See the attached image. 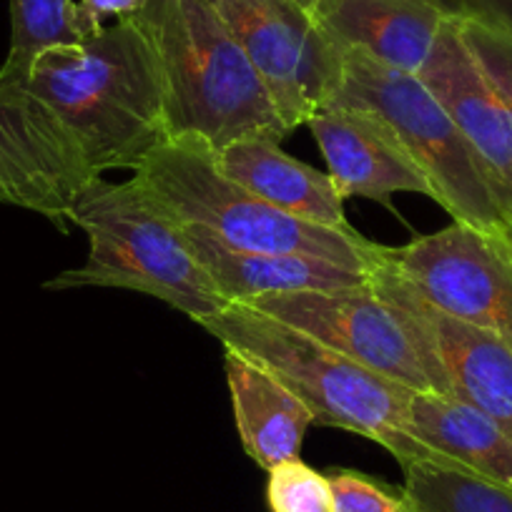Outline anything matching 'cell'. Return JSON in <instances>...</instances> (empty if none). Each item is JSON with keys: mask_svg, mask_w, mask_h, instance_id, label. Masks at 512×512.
I'll use <instances>...</instances> for the list:
<instances>
[{"mask_svg": "<svg viewBox=\"0 0 512 512\" xmlns=\"http://www.w3.org/2000/svg\"><path fill=\"white\" fill-rule=\"evenodd\" d=\"M61 121L93 176L136 171L169 141L164 91L139 23L118 21L76 46L48 48L11 83Z\"/></svg>", "mask_w": 512, "mask_h": 512, "instance_id": "cell-1", "label": "cell"}, {"mask_svg": "<svg viewBox=\"0 0 512 512\" xmlns=\"http://www.w3.org/2000/svg\"><path fill=\"white\" fill-rule=\"evenodd\" d=\"M134 21L154 53L169 139H201L219 151L241 139L282 144L292 134L206 0H149Z\"/></svg>", "mask_w": 512, "mask_h": 512, "instance_id": "cell-2", "label": "cell"}, {"mask_svg": "<svg viewBox=\"0 0 512 512\" xmlns=\"http://www.w3.org/2000/svg\"><path fill=\"white\" fill-rule=\"evenodd\" d=\"M68 221L88 236L83 267L66 269L43 287L128 289L206 322L229 307L201 267L179 221L146 191L136 176L113 184L93 176L76 194Z\"/></svg>", "mask_w": 512, "mask_h": 512, "instance_id": "cell-3", "label": "cell"}, {"mask_svg": "<svg viewBox=\"0 0 512 512\" xmlns=\"http://www.w3.org/2000/svg\"><path fill=\"white\" fill-rule=\"evenodd\" d=\"M199 327L219 339L224 349L262 364L287 384L312 410L314 425L367 437L382 445L402 467L410 462L440 465L435 452L407 430L412 392L402 384L246 304H229Z\"/></svg>", "mask_w": 512, "mask_h": 512, "instance_id": "cell-4", "label": "cell"}, {"mask_svg": "<svg viewBox=\"0 0 512 512\" xmlns=\"http://www.w3.org/2000/svg\"><path fill=\"white\" fill-rule=\"evenodd\" d=\"M136 179L184 224H196L216 241L251 254H307L374 272L384 246L354 226L332 229L274 209L221 174L216 151L201 139H169L139 169Z\"/></svg>", "mask_w": 512, "mask_h": 512, "instance_id": "cell-5", "label": "cell"}, {"mask_svg": "<svg viewBox=\"0 0 512 512\" xmlns=\"http://www.w3.org/2000/svg\"><path fill=\"white\" fill-rule=\"evenodd\" d=\"M327 106L362 108L390 128L452 221L512 239V226L485 169L440 98L420 76L344 51V78Z\"/></svg>", "mask_w": 512, "mask_h": 512, "instance_id": "cell-6", "label": "cell"}, {"mask_svg": "<svg viewBox=\"0 0 512 512\" xmlns=\"http://www.w3.org/2000/svg\"><path fill=\"white\" fill-rule=\"evenodd\" d=\"M246 307L317 339L405 390L450 397L435 354L400 307L374 287L372 277L362 287L259 297Z\"/></svg>", "mask_w": 512, "mask_h": 512, "instance_id": "cell-7", "label": "cell"}, {"mask_svg": "<svg viewBox=\"0 0 512 512\" xmlns=\"http://www.w3.org/2000/svg\"><path fill=\"white\" fill-rule=\"evenodd\" d=\"M262 76L289 131L307 126L344 78V51L299 0H206Z\"/></svg>", "mask_w": 512, "mask_h": 512, "instance_id": "cell-8", "label": "cell"}, {"mask_svg": "<svg viewBox=\"0 0 512 512\" xmlns=\"http://www.w3.org/2000/svg\"><path fill=\"white\" fill-rule=\"evenodd\" d=\"M382 264L437 309L512 344V239L452 221L405 246H384Z\"/></svg>", "mask_w": 512, "mask_h": 512, "instance_id": "cell-9", "label": "cell"}, {"mask_svg": "<svg viewBox=\"0 0 512 512\" xmlns=\"http://www.w3.org/2000/svg\"><path fill=\"white\" fill-rule=\"evenodd\" d=\"M91 179L61 121L23 88L0 86V201L68 229L73 199Z\"/></svg>", "mask_w": 512, "mask_h": 512, "instance_id": "cell-10", "label": "cell"}, {"mask_svg": "<svg viewBox=\"0 0 512 512\" xmlns=\"http://www.w3.org/2000/svg\"><path fill=\"white\" fill-rule=\"evenodd\" d=\"M372 284L390 299L435 354L450 397L485 412L512 437V344L450 317L379 259Z\"/></svg>", "mask_w": 512, "mask_h": 512, "instance_id": "cell-11", "label": "cell"}, {"mask_svg": "<svg viewBox=\"0 0 512 512\" xmlns=\"http://www.w3.org/2000/svg\"><path fill=\"white\" fill-rule=\"evenodd\" d=\"M420 78L455 118L512 226V113L477 66L457 16L442 28Z\"/></svg>", "mask_w": 512, "mask_h": 512, "instance_id": "cell-12", "label": "cell"}, {"mask_svg": "<svg viewBox=\"0 0 512 512\" xmlns=\"http://www.w3.org/2000/svg\"><path fill=\"white\" fill-rule=\"evenodd\" d=\"M309 131L327 161V174L342 199L390 201L395 194L430 199V186L392 131L362 108L324 106L309 118Z\"/></svg>", "mask_w": 512, "mask_h": 512, "instance_id": "cell-13", "label": "cell"}, {"mask_svg": "<svg viewBox=\"0 0 512 512\" xmlns=\"http://www.w3.org/2000/svg\"><path fill=\"white\" fill-rule=\"evenodd\" d=\"M314 18L342 51L420 76L452 13L437 0H322Z\"/></svg>", "mask_w": 512, "mask_h": 512, "instance_id": "cell-14", "label": "cell"}, {"mask_svg": "<svg viewBox=\"0 0 512 512\" xmlns=\"http://www.w3.org/2000/svg\"><path fill=\"white\" fill-rule=\"evenodd\" d=\"M186 241L201 267L214 282L216 292L229 304H249L259 297H282L299 292H337L362 287L372 272L327 262L307 254H251L216 241L196 224H184Z\"/></svg>", "mask_w": 512, "mask_h": 512, "instance_id": "cell-15", "label": "cell"}, {"mask_svg": "<svg viewBox=\"0 0 512 512\" xmlns=\"http://www.w3.org/2000/svg\"><path fill=\"white\" fill-rule=\"evenodd\" d=\"M221 174L274 209L312 224L349 229L344 199L327 171L302 164L272 139H241L216 151Z\"/></svg>", "mask_w": 512, "mask_h": 512, "instance_id": "cell-16", "label": "cell"}, {"mask_svg": "<svg viewBox=\"0 0 512 512\" xmlns=\"http://www.w3.org/2000/svg\"><path fill=\"white\" fill-rule=\"evenodd\" d=\"M224 372L246 457L269 472L302 455L304 437L314 425L312 410L269 369L229 349H224Z\"/></svg>", "mask_w": 512, "mask_h": 512, "instance_id": "cell-17", "label": "cell"}, {"mask_svg": "<svg viewBox=\"0 0 512 512\" xmlns=\"http://www.w3.org/2000/svg\"><path fill=\"white\" fill-rule=\"evenodd\" d=\"M407 430L440 465L512 487V437L492 417L457 397L412 392Z\"/></svg>", "mask_w": 512, "mask_h": 512, "instance_id": "cell-18", "label": "cell"}, {"mask_svg": "<svg viewBox=\"0 0 512 512\" xmlns=\"http://www.w3.org/2000/svg\"><path fill=\"white\" fill-rule=\"evenodd\" d=\"M405 490L420 512H512V487L482 480L460 467L410 462Z\"/></svg>", "mask_w": 512, "mask_h": 512, "instance_id": "cell-19", "label": "cell"}, {"mask_svg": "<svg viewBox=\"0 0 512 512\" xmlns=\"http://www.w3.org/2000/svg\"><path fill=\"white\" fill-rule=\"evenodd\" d=\"M73 0H11V51L0 83H11L48 48L81 43Z\"/></svg>", "mask_w": 512, "mask_h": 512, "instance_id": "cell-20", "label": "cell"}, {"mask_svg": "<svg viewBox=\"0 0 512 512\" xmlns=\"http://www.w3.org/2000/svg\"><path fill=\"white\" fill-rule=\"evenodd\" d=\"M267 475L269 512H337L327 472L314 470L302 457L279 462Z\"/></svg>", "mask_w": 512, "mask_h": 512, "instance_id": "cell-21", "label": "cell"}, {"mask_svg": "<svg viewBox=\"0 0 512 512\" xmlns=\"http://www.w3.org/2000/svg\"><path fill=\"white\" fill-rule=\"evenodd\" d=\"M337 512H420L405 485L395 487L379 477L347 467L327 470Z\"/></svg>", "mask_w": 512, "mask_h": 512, "instance_id": "cell-22", "label": "cell"}, {"mask_svg": "<svg viewBox=\"0 0 512 512\" xmlns=\"http://www.w3.org/2000/svg\"><path fill=\"white\" fill-rule=\"evenodd\" d=\"M460 28L487 83L512 113V33L475 18H460Z\"/></svg>", "mask_w": 512, "mask_h": 512, "instance_id": "cell-23", "label": "cell"}, {"mask_svg": "<svg viewBox=\"0 0 512 512\" xmlns=\"http://www.w3.org/2000/svg\"><path fill=\"white\" fill-rule=\"evenodd\" d=\"M149 6V0H78L76 3V26L81 38L96 36L101 33L106 18H116L118 21H131L139 16L144 8Z\"/></svg>", "mask_w": 512, "mask_h": 512, "instance_id": "cell-24", "label": "cell"}, {"mask_svg": "<svg viewBox=\"0 0 512 512\" xmlns=\"http://www.w3.org/2000/svg\"><path fill=\"white\" fill-rule=\"evenodd\" d=\"M442 8L457 18H475L512 33V0H440Z\"/></svg>", "mask_w": 512, "mask_h": 512, "instance_id": "cell-25", "label": "cell"}, {"mask_svg": "<svg viewBox=\"0 0 512 512\" xmlns=\"http://www.w3.org/2000/svg\"><path fill=\"white\" fill-rule=\"evenodd\" d=\"M299 3H302L304 8H309V11L314 13V8H317L319 3H322V0H299ZM437 3H440V0H437ZM440 6H442V3H440Z\"/></svg>", "mask_w": 512, "mask_h": 512, "instance_id": "cell-26", "label": "cell"}]
</instances>
